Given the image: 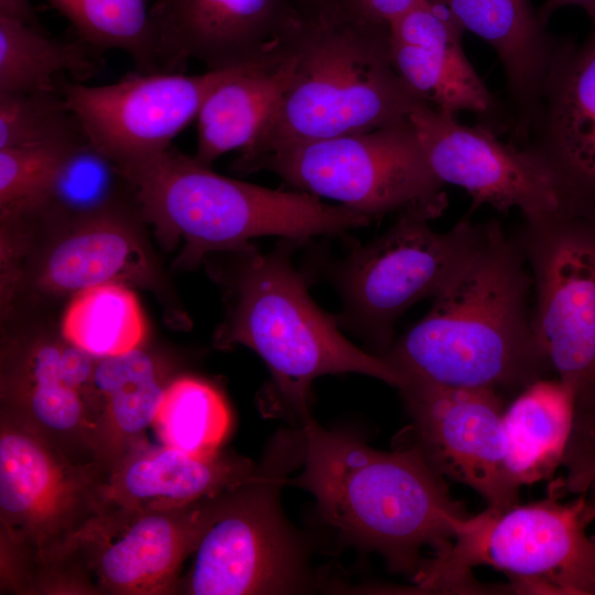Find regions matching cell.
I'll return each mask as SVG.
<instances>
[{
    "label": "cell",
    "instance_id": "10",
    "mask_svg": "<svg viewBox=\"0 0 595 595\" xmlns=\"http://www.w3.org/2000/svg\"><path fill=\"white\" fill-rule=\"evenodd\" d=\"M301 192L336 201L370 217L447 205L444 183L430 167L410 120L371 131L315 140L256 161Z\"/></svg>",
    "mask_w": 595,
    "mask_h": 595
},
{
    "label": "cell",
    "instance_id": "6",
    "mask_svg": "<svg viewBox=\"0 0 595 595\" xmlns=\"http://www.w3.org/2000/svg\"><path fill=\"white\" fill-rule=\"evenodd\" d=\"M515 238L532 279L534 337L574 394L563 466L575 474L595 457V202L523 218Z\"/></svg>",
    "mask_w": 595,
    "mask_h": 595
},
{
    "label": "cell",
    "instance_id": "39",
    "mask_svg": "<svg viewBox=\"0 0 595 595\" xmlns=\"http://www.w3.org/2000/svg\"><path fill=\"white\" fill-rule=\"evenodd\" d=\"M439 1H444V0H439Z\"/></svg>",
    "mask_w": 595,
    "mask_h": 595
},
{
    "label": "cell",
    "instance_id": "4",
    "mask_svg": "<svg viewBox=\"0 0 595 595\" xmlns=\"http://www.w3.org/2000/svg\"><path fill=\"white\" fill-rule=\"evenodd\" d=\"M301 241L282 238L270 252L249 242L204 260L225 302L214 346H245L258 354L271 376L266 401L299 422L311 414L312 383L321 376L356 372L397 389L402 383L380 355L350 343L336 317L312 300L291 260Z\"/></svg>",
    "mask_w": 595,
    "mask_h": 595
},
{
    "label": "cell",
    "instance_id": "18",
    "mask_svg": "<svg viewBox=\"0 0 595 595\" xmlns=\"http://www.w3.org/2000/svg\"><path fill=\"white\" fill-rule=\"evenodd\" d=\"M137 204L127 201L67 221L40 253L32 271L43 293L66 295L104 283L150 290L163 303L171 288L143 237Z\"/></svg>",
    "mask_w": 595,
    "mask_h": 595
},
{
    "label": "cell",
    "instance_id": "17",
    "mask_svg": "<svg viewBox=\"0 0 595 595\" xmlns=\"http://www.w3.org/2000/svg\"><path fill=\"white\" fill-rule=\"evenodd\" d=\"M298 0H156L151 9L164 73L195 58L226 69L279 53Z\"/></svg>",
    "mask_w": 595,
    "mask_h": 595
},
{
    "label": "cell",
    "instance_id": "16",
    "mask_svg": "<svg viewBox=\"0 0 595 595\" xmlns=\"http://www.w3.org/2000/svg\"><path fill=\"white\" fill-rule=\"evenodd\" d=\"M96 360L62 335L12 343L2 359L3 414L75 461L74 450L98 459V429L87 399Z\"/></svg>",
    "mask_w": 595,
    "mask_h": 595
},
{
    "label": "cell",
    "instance_id": "32",
    "mask_svg": "<svg viewBox=\"0 0 595 595\" xmlns=\"http://www.w3.org/2000/svg\"><path fill=\"white\" fill-rule=\"evenodd\" d=\"M83 140L0 149L1 223L25 218L41 206L63 160Z\"/></svg>",
    "mask_w": 595,
    "mask_h": 595
},
{
    "label": "cell",
    "instance_id": "29",
    "mask_svg": "<svg viewBox=\"0 0 595 595\" xmlns=\"http://www.w3.org/2000/svg\"><path fill=\"white\" fill-rule=\"evenodd\" d=\"M95 48L129 54L139 73H159L163 64L151 10L145 0H50Z\"/></svg>",
    "mask_w": 595,
    "mask_h": 595
},
{
    "label": "cell",
    "instance_id": "19",
    "mask_svg": "<svg viewBox=\"0 0 595 595\" xmlns=\"http://www.w3.org/2000/svg\"><path fill=\"white\" fill-rule=\"evenodd\" d=\"M463 31L444 3L416 0L389 24L392 63L421 102L453 116L474 112L500 128L502 110L465 55Z\"/></svg>",
    "mask_w": 595,
    "mask_h": 595
},
{
    "label": "cell",
    "instance_id": "30",
    "mask_svg": "<svg viewBox=\"0 0 595 595\" xmlns=\"http://www.w3.org/2000/svg\"><path fill=\"white\" fill-rule=\"evenodd\" d=\"M131 192L116 164L87 139L58 167L41 206L29 217L46 223L88 216L127 201Z\"/></svg>",
    "mask_w": 595,
    "mask_h": 595
},
{
    "label": "cell",
    "instance_id": "3",
    "mask_svg": "<svg viewBox=\"0 0 595 595\" xmlns=\"http://www.w3.org/2000/svg\"><path fill=\"white\" fill-rule=\"evenodd\" d=\"M303 468L286 485L312 494L323 519L389 567L412 576L420 552L447 548L469 516L453 499L419 446L370 447L348 432L327 430L312 414L300 421Z\"/></svg>",
    "mask_w": 595,
    "mask_h": 595
},
{
    "label": "cell",
    "instance_id": "15",
    "mask_svg": "<svg viewBox=\"0 0 595 595\" xmlns=\"http://www.w3.org/2000/svg\"><path fill=\"white\" fill-rule=\"evenodd\" d=\"M214 498L166 510L101 509L75 534L62 562L79 555L96 586L108 594L172 593Z\"/></svg>",
    "mask_w": 595,
    "mask_h": 595
},
{
    "label": "cell",
    "instance_id": "36",
    "mask_svg": "<svg viewBox=\"0 0 595 595\" xmlns=\"http://www.w3.org/2000/svg\"><path fill=\"white\" fill-rule=\"evenodd\" d=\"M564 489L577 495L587 494L589 490L595 493V457L577 477L564 484Z\"/></svg>",
    "mask_w": 595,
    "mask_h": 595
},
{
    "label": "cell",
    "instance_id": "31",
    "mask_svg": "<svg viewBox=\"0 0 595 595\" xmlns=\"http://www.w3.org/2000/svg\"><path fill=\"white\" fill-rule=\"evenodd\" d=\"M86 139L62 93L0 91V149Z\"/></svg>",
    "mask_w": 595,
    "mask_h": 595
},
{
    "label": "cell",
    "instance_id": "24",
    "mask_svg": "<svg viewBox=\"0 0 595 595\" xmlns=\"http://www.w3.org/2000/svg\"><path fill=\"white\" fill-rule=\"evenodd\" d=\"M289 76L281 50L216 87L197 119V162L210 166L224 153L249 148L274 110Z\"/></svg>",
    "mask_w": 595,
    "mask_h": 595
},
{
    "label": "cell",
    "instance_id": "34",
    "mask_svg": "<svg viewBox=\"0 0 595 595\" xmlns=\"http://www.w3.org/2000/svg\"><path fill=\"white\" fill-rule=\"evenodd\" d=\"M0 17L39 26L29 0H0Z\"/></svg>",
    "mask_w": 595,
    "mask_h": 595
},
{
    "label": "cell",
    "instance_id": "1",
    "mask_svg": "<svg viewBox=\"0 0 595 595\" xmlns=\"http://www.w3.org/2000/svg\"><path fill=\"white\" fill-rule=\"evenodd\" d=\"M531 291L518 241L489 221L475 252L425 316L380 356L402 382L522 390L551 370L532 329Z\"/></svg>",
    "mask_w": 595,
    "mask_h": 595
},
{
    "label": "cell",
    "instance_id": "8",
    "mask_svg": "<svg viewBox=\"0 0 595 595\" xmlns=\"http://www.w3.org/2000/svg\"><path fill=\"white\" fill-rule=\"evenodd\" d=\"M301 431L278 435L255 480L213 500L191 569L176 591L191 595L299 594L311 585L305 549L284 517L280 489L302 455Z\"/></svg>",
    "mask_w": 595,
    "mask_h": 595
},
{
    "label": "cell",
    "instance_id": "20",
    "mask_svg": "<svg viewBox=\"0 0 595 595\" xmlns=\"http://www.w3.org/2000/svg\"><path fill=\"white\" fill-rule=\"evenodd\" d=\"M577 199L595 201V20L569 40L550 73L522 142Z\"/></svg>",
    "mask_w": 595,
    "mask_h": 595
},
{
    "label": "cell",
    "instance_id": "21",
    "mask_svg": "<svg viewBox=\"0 0 595 595\" xmlns=\"http://www.w3.org/2000/svg\"><path fill=\"white\" fill-rule=\"evenodd\" d=\"M262 470L263 465L237 455L196 457L141 441L101 469L98 511L184 508L255 480Z\"/></svg>",
    "mask_w": 595,
    "mask_h": 595
},
{
    "label": "cell",
    "instance_id": "11",
    "mask_svg": "<svg viewBox=\"0 0 595 595\" xmlns=\"http://www.w3.org/2000/svg\"><path fill=\"white\" fill-rule=\"evenodd\" d=\"M101 467L73 459L20 421L2 414V533L44 565L61 563L73 538L98 511Z\"/></svg>",
    "mask_w": 595,
    "mask_h": 595
},
{
    "label": "cell",
    "instance_id": "40",
    "mask_svg": "<svg viewBox=\"0 0 595 595\" xmlns=\"http://www.w3.org/2000/svg\"><path fill=\"white\" fill-rule=\"evenodd\" d=\"M595 494V493H594Z\"/></svg>",
    "mask_w": 595,
    "mask_h": 595
},
{
    "label": "cell",
    "instance_id": "14",
    "mask_svg": "<svg viewBox=\"0 0 595 595\" xmlns=\"http://www.w3.org/2000/svg\"><path fill=\"white\" fill-rule=\"evenodd\" d=\"M411 416L416 445L442 476L470 487L487 508L518 501L506 463L504 407L498 391L404 379L398 388Z\"/></svg>",
    "mask_w": 595,
    "mask_h": 595
},
{
    "label": "cell",
    "instance_id": "2",
    "mask_svg": "<svg viewBox=\"0 0 595 595\" xmlns=\"http://www.w3.org/2000/svg\"><path fill=\"white\" fill-rule=\"evenodd\" d=\"M282 50L288 80L258 138L234 161L239 173L282 149L408 121L421 104L392 63L389 25L339 0L300 8Z\"/></svg>",
    "mask_w": 595,
    "mask_h": 595
},
{
    "label": "cell",
    "instance_id": "5",
    "mask_svg": "<svg viewBox=\"0 0 595 595\" xmlns=\"http://www.w3.org/2000/svg\"><path fill=\"white\" fill-rule=\"evenodd\" d=\"M116 166L132 191L142 221L153 227L161 245L183 244L174 261L178 269H192L212 253L257 237L303 241L374 220L305 192L271 190L223 176L172 147Z\"/></svg>",
    "mask_w": 595,
    "mask_h": 595
},
{
    "label": "cell",
    "instance_id": "22",
    "mask_svg": "<svg viewBox=\"0 0 595 595\" xmlns=\"http://www.w3.org/2000/svg\"><path fill=\"white\" fill-rule=\"evenodd\" d=\"M462 28L497 53L511 104L510 136L520 145L567 40L550 34L530 0H444Z\"/></svg>",
    "mask_w": 595,
    "mask_h": 595
},
{
    "label": "cell",
    "instance_id": "35",
    "mask_svg": "<svg viewBox=\"0 0 595 595\" xmlns=\"http://www.w3.org/2000/svg\"><path fill=\"white\" fill-rule=\"evenodd\" d=\"M576 6L582 8L592 21L595 20V0H545L537 10L540 21L547 25L551 15L560 8Z\"/></svg>",
    "mask_w": 595,
    "mask_h": 595
},
{
    "label": "cell",
    "instance_id": "25",
    "mask_svg": "<svg viewBox=\"0 0 595 595\" xmlns=\"http://www.w3.org/2000/svg\"><path fill=\"white\" fill-rule=\"evenodd\" d=\"M574 422V394L559 378L537 379L504 411L506 463L520 488L563 464Z\"/></svg>",
    "mask_w": 595,
    "mask_h": 595
},
{
    "label": "cell",
    "instance_id": "12",
    "mask_svg": "<svg viewBox=\"0 0 595 595\" xmlns=\"http://www.w3.org/2000/svg\"><path fill=\"white\" fill-rule=\"evenodd\" d=\"M425 159L441 182L464 188L473 208L519 209L523 218L588 202L572 196L529 148L505 143L487 122L462 125L456 116L421 102L409 118Z\"/></svg>",
    "mask_w": 595,
    "mask_h": 595
},
{
    "label": "cell",
    "instance_id": "38",
    "mask_svg": "<svg viewBox=\"0 0 595 595\" xmlns=\"http://www.w3.org/2000/svg\"><path fill=\"white\" fill-rule=\"evenodd\" d=\"M588 516L591 521L595 520V494L592 499H588Z\"/></svg>",
    "mask_w": 595,
    "mask_h": 595
},
{
    "label": "cell",
    "instance_id": "37",
    "mask_svg": "<svg viewBox=\"0 0 595 595\" xmlns=\"http://www.w3.org/2000/svg\"><path fill=\"white\" fill-rule=\"evenodd\" d=\"M328 0H298V4L302 8L316 7L327 2Z\"/></svg>",
    "mask_w": 595,
    "mask_h": 595
},
{
    "label": "cell",
    "instance_id": "7",
    "mask_svg": "<svg viewBox=\"0 0 595 595\" xmlns=\"http://www.w3.org/2000/svg\"><path fill=\"white\" fill-rule=\"evenodd\" d=\"M554 484L542 500L504 509L487 508L444 550L422 561L414 573L421 593L473 589L472 572L491 566L516 591L554 595H595V534L587 533V494L561 502Z\"/></svg>",
    "mask_w": 595,
    "mask_h": 595
},
{
    "label": "cell",
    "instance_id": "9",
    "mask_svg": "<svg viewBox=\"0 0 595 595\" xmlns=\"http://www.w3.org/2000/svg\"><path fill=\"white\" fill-rule=\"evenodd\" d=\"M424 210L399 214L396 223L367 245L357 246L337 264L334 282L343 311L339 326L353 331L377 355L393 342V327L413 304L435 298L466 264L483 240L487 224L459 220L445 232Z\"/></svg>",
    "mask_w": 595,
    "mask_h": 595
},
{
    "label": "cell",
    "instance_id": "26",
    "mask_svg": "<svg viewBox=\"0 0 595 595\" xmlns=\"http://www.w3.org/2000/svg\"><path fill=\"white\" fill-rule=\"evenodd\" d=\"M145 332L139 300L121 283H104L75 293L61 323L63 338L96 358L140 348Z\"/></svg>",
    "mask_w": 595,
    "mask_h": 595
},
{
    "label": "cell",
    "instance_id": "33",
    "mask_svg": "<svg viewBox=\"0 0 595 595\" xmlns=\"http://www.w3.org/2000/svg\"><path fill=\"white\" fill-rule=\"evenodd\" d=\"M355 15L378 24L389 25L416 0H339Z\"/></svg>",
    "mask_w": 595,
    "mask_h": 595
},
{
    "label": "cell",
    "instance_id": "28",
    "mask_svg": "<svg viewBox=\"0 0 595 595\" xmlns=\"http://www.w3.org/2000/svg\"><path fill=\"white\" fill-rule=\"evenodd\" d=\"M230 424L223 393L207 380L183 376L165 387L152 426L163 445L210 457L219 453Z\"/></svg>",
    "mask_w": 595,
    "mask_h": 595
},
{
    "label": "cell",
    "instance_id": "27",
    "mask_svg": "<svg viewBox=\"0 0 595 595\" xmlns=\"http://www.w3.org/2000/svg\"><path fill=\"white\" fill-rule=\"evenodd\" d=\"M87 43L47 37L39 26L0 17V91L55 90V75L85 79L96 63Z\"/></svg>",
    "mask_w": 595,
    "mask_h": 595
},
{
    "label": "cell",
    "instance_id": "23",
    "mask_svg": "<svg viewBox=\"0 0 595 595\" xmlns=\"http://www.w3.org/2000/svg\"><path fill=\"white\" fill-rule=\"evenodd\" d=\"M167 383L160 363L141 347L97 358L88 402L98 429L100 466L143 441Z\"/></svg>",
    "mask_w": 595,
    "mask_h": 595
},
{
    "label": "cell",
    "instance_id": "13",
    "mask_svg": "<svg viewBox=\"0 0 595 595\" xmlns=\"http://www.w3.org/2000/svg\"><path fill=\"white\" fill-rule=\"evenodd\" d=\"M257 62L197 75L138 72L102 86L63 83L61 93L86 139L121 164L169 149L216 87Z\"/></svg>",
    "mask_w": 595,
    "mask_h": 595
}]
</instances>
